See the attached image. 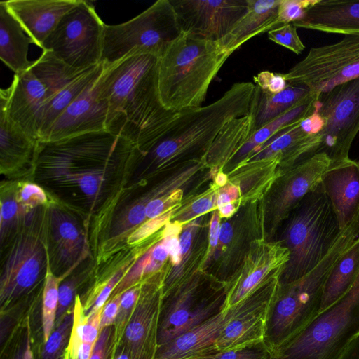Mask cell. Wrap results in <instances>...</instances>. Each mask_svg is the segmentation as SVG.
<instances>
[{
  "label": "cell",
  "instance_id": "6da1fadb",
  "mask_svg": "<svg viewBox=\"0 0 359 359\" xmlns=\"http://www.w3.org/2000/svg\"><path fill=\"white\" fill-rule=\"evenodd\" d=\"M135 153L107 130L39 141L29 181L80 217L91 237L126 187Z\"/></svg>",
  "mask_w": 359,
  "mask_h": 359
},
{
  "label": "cell",
  "instance_id": "7a4b0ae2",
  "mask_svg": "<svg viewBox=\"0 0 359 359\" xmlns=\"http://www.w3.org/2000/svg\"><path fill=\"white\" fill-rule=\"evenodd\" d=\"M158 57L136 52L104 68L101 95L107 102L106 130L121 136L140 151L148 150L167 130L177 112L161 101Z\"/></svg>",
  "mask_w": 359,
  "mask_h": 359
},
{
  "label": "cell",
  "instance_id": "3957f363",
  "mask_svg": "<svg viewBox=\"0 0 359 359\" xmlns=\"http://www.w3.org/2000/svg\"><path fill=\"white\" fill-rule=\"evenodd\" d=\"M255 89L252 83H236L213 102L178 111L148 150H137L130 177L137 174L135 182H140L184 163L205 161L222 128L231 120L250 111Z\"/></svg>",
  "mask_w": 359,
  "mask_h": 359
},
{
  "label": "cell",
  "instance_id": "277c9868",
  "mask_svg": "<svg viewBox=\"0 0 359 359\" xmlns=\"http://www.w3.org/2000/svg\"><path fill=\"white\" fill-rule=\"evenodd\" d=\"M359 238V217L344 229L326 257L310 272L280 284L267 313L264 341L271 355L285 346L317 317L327 278L334 266Z\"/></svg>",
  "mask_w": 359,
  "mask_h": 359
},
{
  "label": "cell",
  "instance_id": "5b68a950",
  "mask_svg": "<svg viewBox=\"0 0 359 359\" xmlns=\"http://www.w3.org/2000/svg\"><path fill=\"white\" fill-rule=\"evenodd\" d=\"M231 53L218 41L182 32L158 57V91L163 107L174 112L202 107L210 83Z\"/></svg>",
  "mask_w": 359,
  "mask_h": 359
},
{
  "label": "cell",
  "instance_id": "8992f818",
  "mask_svg": "<svg viewBox=\"0 0 359 359\" xmlns=\"http://www.w3.org/2000/svg\"><path fill=\"white\" fill-rule=\"evenodd\" d=\"M283 223L278 241L288 250L289 260L280 276V284L297 280L313 270L342 231L320 183Z\"/></svg>",
  "mask_w": 359,
  "mask_h": 359
},
{
  "label": "cell",
  "instance_id": "52a82bcc",
  "mask_svg": "<svg viewBox=\"0 0 359 359\" xmlns=\"http://www.w3.org/2000/svg\"><path fill=\"white\" fill-rule=\"evenodd\" d=\"M0 280V314H16L42 295L48 263L46 217L6 248Z\"/></svg>",
  "mask_w": 359,
  "mask_h": 359
},
{
  "label": "cell",
  "instance_id": "ba28073f",
  "mask_svg": "<svg viewBox=\"0 0 359 359\" xmlns=\"http://www.w3.org/2000/svg\"><path fill=\"white\" fill-rule=\"evenodd\" d=\"M358 334L359 274L344 296L271 359H337Z\"/></svg>",
  "mask_w": 359,
  "mask_h": 359
},
{
  "label": "cell",
  "instance_id": "9c48e42d",
  "mask_svg": "<svg viewBox=\"0 0 359 359\" xmlns=\"http://www.w3.org/2000/svg\"><path fill=\"white\" fill-rule=\"evenodd\" d=\"M181 33L170 0H158L129 21L105 25L101 62L107 67L136 52L160 57Z\"/></svg>",
  "mask_w": 359,
  "mask_h": 359
},
{
  "label": "cell",
  "instance_id": "30bf717a",
  "mask_svg": "<svg viewBox=\"0 0 359 359\" xmlns=\"http://www.w3.org/2000/svg\"><path fill=\"white\" fill-rule=\"evenodd\" d=\"M198 273L163 296L158 323V346L204 323L226 306L224 283Z\"/></svg>",
  "mask_w": 359,
  "mask_h": 359
},
{
  "label": "cell",
  "instance_id": "8fae6325",
  "mask_svg": "<svg viewBox=\"0 0 359 359\" xmlns=\"http://www.w3.org/2000/svg\"><path fill=\"white\" fill-rule=\"evenodd\" d=\"M104 27L93 5L81 0L63 16L41 49L71 67L88 69L101 63Z\"/></svg>",
  "mask_w": 359,
  "mask_h": 359
},
{
  "label": "cell",
  "instance_id": "7c38bea8",
  "mask_svg": "<svg viewBox=\"0 0 359 359\" xmlns=\"http://www.w3.org/2000/svg\"><path fill=\"white\" fill-rule=\"evenodd\" d=\"M288 84L306 87L319 95L359 77V34L311 48L306 57L283 74Z\"/></svg>",
  "mask_w": 359,
  "mask_h": 359
},
{
  "label": "cell",
  "instance_id": "4fadbf2b",
  "mask_svg": "<svg viewBox=\"0 0 359 359\" xmlns=\"http://www.w3.org/2000/svg\"><path fill=\"white\" fill-rule=\"evenodd\" d=\"M315 109L324 122L315 154H326L330 163L349 158L351 144L359 133V77L320 94Z\"/></svg>",
  "mask_w": 359,
  "mask_h": 359
},
{
  "label": "cell",
  "instance_id": "5bb4252c",
  "mask_svg": "<svg viewBox=\"0 0 359 359\" xmlns=\"http://www.w3.org/2000/svg\"><path fill=\"white\" fill-rule=\"evenodd\" d=\"M328 156L316 154L281 170L266 196L265 222L273 235L304 198L316 189L330 165Z\"/></svg>",
  "mask_w": 359,
  "mask_h": 359
},
{
  "label": "cell",
  "instance_id": "9a60e30c",
  "mask_svg": "<svg viewBox=\"0 0 359 359\" xmlns=\"http://www.w3.org/2000/svg\"><path fill=\"white\" fill-rule=\"evenodd\" d=\"M46 224L49 264L56 276L70 274L92 257L88 231L76 214L51 201Z\"/></svg>",
  "mask_w": 359,
  "mask_h": 359
},
{
  "label": "cell",
  "instance_id": "2e32d148",
  "mask_svg": "<svg viewBox=\"0 0 359 359\" xmlns=\"http://www.w3.org/2000/svg\"><path fill=\"white\" fill-rule=\"evenodd\" d=\"M288 260L289 251L278 240L252 241L241 266L223 283L227 292L226 306L236 305L271 280L280 278Z\"/></svg>",
  "mask_w": 359,
  "mask_h": 359
},
{
  "label": "cell",
  "instance_id": "e0dca14e",
  "mask_svg": "<svg viewBox=\"0 0 359 359\" xmlns=\"http://www.w3.org/2000/svg\"><path fill=\"white\" fill-rule=\"evenodd\" d=\"M181 31L189 36L219 41L248 11L247 0H170Z\"/></svg>",
  "mask_w": 359,
  "mask_h": 359
},
{
  "label": "cell",
  "instance_id": "ac0fdd59",
  "mask_svg": "<svg viewBox=\"0 0 359 359\" xmlns=\"http://www.w3.org/2000/svg\"><path fill=\"white\" fill-rule=\"evenodd\" d=\"M162 271L142 282L140 296L120 342L130 359H154L158 349L159 315L163 297Z\"/></svg>",
  "mask_w": 359,
  "mask_h": 359
},
{
  "label": "cell",
  "instance_id": "d6986e66",
  "mask_svg": "<svg viewBox=\"0 0 359 359\" xmlns=\"http://www.w3.org/2000/svg\"><path fill=\"white\" fill-rule=\"evenodd\" d=\"M279 285L274 278L232 306L231 314L218 337V351L264 341L267 313Z\"/></svg>",
  "mask_w": 359,
  "mask_h": 359
},
{
  "label": "cell",
  "instance_id": "ffe728a7",
  "mask_svg": "<svg viewBox=\"0 0 359 359\" xmlns=\"http://www.w3.org/2000/svg\"><path fill=\"white\" fill-rule=\"evenodd\" d=\"M46 90L30 70L15 74L11 86L0 90V107L27 134L39 140Z\"/></svg>",
  "mask_w": 359,
  "mask_h": 359
},
{
  "label": "cell",
  "instance_id": "44dd1931",
  "mask_svg": "<svg viewBox=\"0 0 359 359\" xmlns=\"http://www.w3.org/2000/svg\"><path fill=\"white\" fill-rule=\"evenodd\" d=\"M102 74L57 118L43 141H56L106 130L108 106L107 100L100 94Z\"/></svg>",
  "mask_w": 359,
  "mask_h": 359
},
{
  "label": "cell",
  "instance_id": "7402d4cb",
  "mask_svg": "<svg viewBox=\"0 0 359 359\" xmlns=\"http://www.w3.org/2000/svg\"><path fill=\"white\" fill-rule=\"evenodd\" d=\"M320 184L343 231L359 217L358 161L330 163Z\"/></svg>",
  "mask_w": 359,
  "mask_h": 359
},
{
  "label": "cell",
  "instance_id": "603a6c76",
  "mask_svg": "<svg viewBox=\"0 0 359 359\" xmlns=\"http://www.w3.org/2000/svg\"><path fill=\"white\" fill-rule=\"evenodd\" d=\"M39 140L27 134L0 107V170L9 180H30Z\"/></svg>",
  "mask_w": 359,
  "mask_h": 359
},
{
  "label": "cell",
  "instance_id": "cb8c5ba5",
  "mask_svg": "<svg viewBox=\"0 0 359 359\" xmlns=\"http://www.w3.org/2000/svg\"><path fill=\"white\" fill-rule=\"evenodd\" d=\"M81 1L8 0L3 2L33 43L41 48L63 16Z\"/></svg>",
  "mask_w": 359,
  "mask_h": 359
},
{
  "label": "cell",
  "instance_id": "d4e9b609",
  "mask_svg": "<svg viewBox=\"0 0 359 359\" xmlns=\"http://www.w3.org/2000/svg\"><path fill=\"white\" fill-rule=\"evenodd\" d=\"M232 312L226 308L219 315L158 346L154 359H196L218 351L216 341Z\"/></svg>",
  "mask_w": 359,
  "mask_h": 359
},
{
  "label": "cell",
  "instance_id": "484cf974",
  "mask_svg": "<svg viewBox=\"0 0 359 359\" xmlns=\"http://www.w3.org/2000/svg\"><path fill=\"white\" fill-rule=\"evenodd\" d=\"M302 120L279 131L263 145L253 150L244 161L279 156V170H283L302 159L314 155L320 144V136L308 133L301 124Z\"/></svg>",
  "mask_w": 359,
  "mask_h": 359
},
{
  "label": "cell",
  "instance_id": "4316f807",
  "mask_svg": "<svg viewBox=\"0 0 359 359\" xmlns=\"http://www.w3.org/2000/svg\"><path fill=\"white\" fill-rule=\"evenodd\" d=\"M292 24L327 33L359 34V1L318 0L303 18Z\"/></svg>",
  "mask_w": 359,
  "mask_h": 359
},
{
  "label": "cell",
  "instance_id": "83f0119b",
  "mask_svg": "<svg viewBox=\"0 0 359 359\" xmlns=\"http://www.w3.org/2000/svg\"><path fill=\"white\" fill-rule=\"evenodd\" d=\"M280 162L279 156L243 161L229 172L228 181L239 187L242 205L257 202L266 196L281 174Z\"/></svg>",
  "mask_w": 359,
  "mask_h": 359
},
{
  "label": "cell",
  "instance_id": "f1b7e54d",
  "mask_svg": "<svg viewBox=\"0 0 359 359\" xmlns=\"http://www.w3.org/2000/svg\"><path fill=\"white\" fill-rule=\"evenodd\" d=\"M281 0H247L248 11L219 43L232 53L251 38L276 28Z\"/></svg>",
  "mask_w": 359,
  "mask_h": 359
},
{
  "label": "cell",
  "instance_id": "f546056e",
  "mask_svg": "<svg viewBox=\"0 0 359 359\" xmlns=\"http://www.w3.org/2000/svg\"><path fill=\"white\" fill-rule=\"evenodd\" d=\"M254 133V115L251 109L248 114L229 121L219 131L208 153V167L222 171Z\"/></svg>",
  "mask_w": 359,
  "mask_h": 359
},
{
  "label": "cell",
  "instance_id": "4dcf8cb0",
  "mask_svg": "<svg viewBox=\"0 0 359 359\" xmlns=\"http://www.w3.org/2000/svg\"><path fill=\"white\" fill-rule=\"evenodd\" d=\"M30 43V37L1 1L0 58L15 74L29 70L34 64L27 57Z\"/></svg>",
  "mask_w": 359,
  "mask_h": 359
},
{
  "label": "cell",
  "instance_id": "1f68e13d",
  "mask_svg": "<svg viewBox=\"0 0 359 359\" xmlns=\"http://www.w3.org/2000/svg\"><path fill=\"white\" fill-rule=\"evenodd\" d=\"M311 94L306 87L299 85L288 84L283 90L276 94L262 92L255 86L251 107L255 131L296 107Z\"/></svg>",
  "mask_w": 359,
  "mask_h": 359
},
{
  "label": "cell",
  "instance_id": "d6a6232c",
  "mask_svg": "<svg viewBox=\"0 0 359 359\" xmlns=\"http://www.w3.org/2000/svg\"><path fill=\"white\" fill-rule=\"evenodd\" d=\"M104 67L102 62L90 67L45 102L39 130V141L46 139L57 118L103 72Z\"/></svg>",
  "mask_w": 359,
  "mask_h": 359
},
{
  "label": "cell",
  "instance_id": "836d02e7",
  "mask_svg": "<svg viewBox=\"0 0 359 359\" xmlns=\"http://www.w3.org/2000/svg\"><path fill=\"white\" fill-rule=\"evenodd\" d=\"M358 274L359 238L330 271L325 284L320 313L344 296L352 287Z\"/></svg>",
  "mask_w": 359,
  "mask_h": 359
},
{
  "label": "cell",
  "instance_id": "e575fe53",
  "mask_svg": "<svg viewBox=\"0 0 359 359\" xmlns=\"http://www.w3.org/2000/svg\"><path fill=\"white\" fill-rule=\"evenodd\" d=\"M318 96L312 93L296 107L255 131L230 163L235 165L244 161L253 150L263 145L279 131L311 114Z\"/></svg>",
  "mask_w": 359,
  "mask_h": 359
},
{
  "label": "cell",
  "instance_id": "d590c367",
  "mask_svg": "<svg viewBox=\"0 0 359 359\" xmlns=\"http://www.w3.org/2000/svg\"><path fill=\"white\" fill-rule=\"evenodd\" d=\"M95 266L90 258L81 263L60 283L55 325L58 326L67 313L73 309L79 291L90 285L95 274Z\"/></svg>",
  "mask_w": 359,
  "mask_h": 359
},
{
  "label": "cell",
  "instance_id": "8d00e7d4",
  "mask_svg": "<svg viewBox=\"0 0 359 359\" xmlns=\"http://www.w3.org/2000/svg\"><path fill=\"white\" fill-rule=\"evenodd\" d=\"M69 274L56 276L51 270L49 258L41 295V326L43 343H46L53 332L59 302V287Z\"/></svg>",
  "mask_w": 359,
  "mask_h": 359
},
{
  "label": "cell",
  "instance_id": "74e56055",
  "mask_svg": "<svg viewBox=\"0 0 359 359\" xmlns=\"http://www.w3.org/2000/svg\"><path fill=\"white\" fill-rule=\"evenodd\" d=\"M217 187L213 184L203 193L194 196L184 204L181 203L175 211L171 222H176L182 225L187 224L198 217L215 210Z\"/></svg>",
  "mask_w": 359,
  "mask_h": 359
},
{
  "label": "cell",
  "instance_id": "f35d334b",
  "mask_svg": "<svg viewBox=\"0 0 359 359\" xmlns=\"http://www.w3.org/2000/svg\"><path fill=\"white\" fill-rule=\"evenodd\" d=\"M34 342L30 316L27 314L5 343V346L10 348L8 359H35V351L39 348Z\"/></svg>",
  "mask_w": 359,
  "mask_h": 359
},
{
  "label": "cell",
  "instance_id": "ab89813d",
  "mask_svg": "<svg viewBox=\"0 0 359 359\" xmlns=\"http://www.w3.org/2000/svg\"><path fill=\"white\" fill-rule=\"evenodd\" d=\"M73 311L74 308L55 327L48 341L43 343L42 348L38 351V359H64L73 325Z\"/></svg>",
  "mask_w": 359,
  "mask_h": 359
},
{
  "label": "cell",
  "instance_id": "60d3db41",
  "mask_svg": "<svg viewBox=\"0 0 359 359\" xmlns=\"http://www.w3.org/2000/svg\"><path fill=\"white\" fill-rule=\"evenodd\" d=\"M142 282L126 290L121 294L120 305L114 324L116 344L123 338L126 328L137 302Z\"/></svg>",
  "mask_w": 359,
  "mask_h": 359
},
{
  "label": "cell",
  "instance_id": "b9f144b4",
  "mask_svg": "<svg viewBox=\"0 0 359 359\" xmlns=\"http://www.w3.org/2000/svg\"><path fill=\"white\" fill-rule=\"evenodd\" d=\"M271 352L264 341L240 348L217 351L196 359H271Z\"/></svg>",
  "mask_w": 359,
  "mask_h": 359
},
{
  "label": "cell",
  "instance_id": "7bdbcfd3",
  "mask_svg": "<svg viewBox=\"0 0 359 359\" xmlns=\"http://www.w3.org/2000/svg\"><path fill=\"white\" fill-rule=\"evenodd\" d=\"M180 205L170 209L156 217L147 219L128 236L126 244L134 245L149 238L153 234L171 221L175 211Z\"/></svg>",
  "mask_w": 359,
  "mask_h": 359
},
{
  "label": "cell",
  "instance_id": "ee69618b",
  "mask_svg": "<svg viewBox=\"0 0 359 359\" xmlns=\"http://www.w3.org/2000/svg\"><path fill=\"white\" fill-rule=\"evenodd\" d=\"M268 38L296 54H300L305 49V46L300 39L297 27L292 23H288L267 32Z\"/></svg>",
  "mask_w": 359,
  "mask_h": 359
},
{
  "label": "cell",
  "instance_id": "f6af8a7d",
  "mask_svg": "<svg viewBox=\"0 0 359 359\" xmlns=\"http://www.w3.org/2000/svg\"><path fill=\"white\" fill-rule=\"evenodd\" d=\"M318 0H281L276 19L277 27L303 18L306 10Z\"/></svg>",
  "mask_w": 359,
  "mask_h": 359
},
{
  "label": "cell",
  "instance_id": "bcb514c9",
  "mask_svg": "<svg viewBox=\"0 0 359 359\" xmlns=\"http://www.w3.org/2000/svg\"><path fill=\"white\" fill-rule=\"evenodd\" d=\"M18 196L20 203L29 208L47 205L52 201L40 185L29 180H20Z\"/></svg>",
  "mask_w": 359,
  "mask_h": 359
},
{
  "label": "cell",
  "instance_id": "7dc6e473",
  "mask_svg": "<svg viewBox=\"0 0 359 359\" xmlns=\"http://www.w3.org/2000/svg\"><path fill=\"white\" fill-rule=\"evenodd\" d=\"M182 189L172 193L154 198L146 205V215L147 219L156 217L170 209L180 205L182 199Z\"/></svg>",
  "mask_w": 359,
  "mask_h": 359
},
{
  "label": "cell",
  "instance_id": "c3c4849f",
  "mask_svg": "<svg viewBox=\"0 0 359 359\" xmlns=\"http://www.w3.org/2000/svg\"><path fill=\"white\" fill-rule=\"evenodd\" d=\"M254 84L262 92L276 94L283 90L288 83L283 74L268 70L262 71L253 77Z\"/></svg>",
  "mask_w": 359,
  "mask_h": 359
},
{
  "label": "cell",
  "instance_id": "681fc988",
  "mask_svg": "<svg viewBox=\"0 0 359 359\" xmlns=\"http://www.w3.org/2000/svg\"><path fill=\"white\" fill-rule=\"evenodd\" d=\"M116 344L114 326L102 329L100 331L90 359H111Z\"/></svg>",
  "mask_w": 359,
  "mask_h": 359
},
{
  "label": "cell",
  "instance_id": "f907efd6",
  "mask_svg": "<svg viewBox=\"0 0 359 359\" xmlns=\"http://www.w3.org/2000/svg\"><path fill=\"white\" fill-rule=\"evenodd\" d=\"M220 215L217 209L214 210L210 221V228L208 233V249L206 255L205 265L208 262L212 256L215 248H217L220 233Z\"/></svg>",
  "mask_w": 359,
  "mask_h": 359
},
{
  "label": "cell",
  "instance_id": "816d5d0a",
  "mask_svg": "<svg viewBox=\"0 0 359 359\" xmlns=\"http://www.w3.org/2000/svg\"><path fill=\"white\" fill-rule=\"evenodd\" d=\"M121 294L109 299L104 306L100 317V331L107 327L114 325L120 305Z\"/></svg>",
  "mask_w": 359,
  "mask_h": 359
},
{
  "label": "cell",
  "instance_id": "f5cc1de1",
  "mask_svg": "<svg viewBox=\"0 0 359 359\" xmlns=\"http://www.w3.org/2000/svg\"><path fill=\"white\" fill-rule=\"evenodd\" d=\"M163 241L168 250L170 262L173 266H177L181 262V247L177 235L163 236Z\"/></svg>",
  "mask_w": 359,
  "mask_h": 359
},
{
  "label": "cell",
  "instance_id": "db71d44e",
  "mask_svg": "<svg viewBox=\"0 0 359 359\" xmlns=\"http://www.w3.org/2000/svg\"><path fill=\"white\" fill-rule=\"evenodd\" d=\"M337 359H359V334L350 342Z\"/></svg>",
  "mask_w": 359,
  "mask_h": 359
},
{
  "label": "cell",
  "instance_id": "11a10c76",
  "mask_svg": "<svg viewBox=\"0 0 359 359\" xmlns=\"http://www.w3.org/2000/svg\"><path fill=\"white\" fill-rule=\"evenodd\" d=\"M111 359H130L128 350L122 342L116 344Z\"/></svg>",
  "mask_w": 359,
  "mask_h": 359
},
{
  "label": "cell",
  "instance_id": "9f6ffc18",
  "mask_svg": "<svg viewBox=\"0 0 359 359\" xmlns=\"http://www.w3.org/2000/svg\"><path fill=\"white\" fill-rule=\"evenodd\" d=\"M228 182V176L226 173L223 171H218L216 172L215 184L221 187L224 186Z\"/></svg>",
  "mask_w": 359,
  "mask_h": 359
},
{
  "label": "cell",
  "instance_id": "6f0895ef",
  "mask_svg": "<svg viewBox=\"0 0 359 359\" xmlns=\"http://www.w3.org/2000/svg\"><path fill=\"white\" fill-rule=\"evenodd\" d=\"M358 163H359V161H358Z\"/></svg>",
  "mask_w": 359,
  "mask_h": 359
}]
</instances>
